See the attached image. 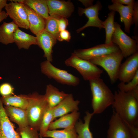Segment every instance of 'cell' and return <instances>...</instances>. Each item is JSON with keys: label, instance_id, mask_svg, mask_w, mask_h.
<instances>
[{"label": "cell", "instance_id": "22", "mask_svg": "<svg viewBox=\"0 0 138 138\" xmlns=\"http://www.w3.org/2000/svg\"><path fill=\"white\" fill-rule=\"evenodd\" d=\"M94 115L88 111L86 112L84 117V122L80 119L76 123L74 128L77 135V138H93L92 134L89 128L91 120Z\"/></svg>", "mask_w": 138, "mask_h": 138}, {"label": "cell", "instance_id": "12", "mask_svg": "<svg viewBox=\"0 0 138 138\" xmlns=\"http://www.w3.org/2000/svg\"><path fill=\"white\" fill-rule=\"evenodd\" d=\"M138 72V52L131 55L121 63L118 79L121 82L127 83L131 80Z\"/></svg>", "mask_w": 138, "mask_h": 138}, {"label": "cell", "instance_id": "15", "mask_svg": "<svg viewBox=\"0 0 138 138\" xmlns=\"http://www.w3.org/2000/svg\"><path fill=\"white\" fill-rule=\"evenodd\" d=\"M36 35L37 45L43 51L44 57L47 60L53 61V48L56 43L57 40L44 30Z\"/></svg>", "mask_w": 138, "mask_h": 138}, {"label": "cell", "instance_id": "2", "mask_svg": "<svg viewBox=\"0 0 138 138\" xmlns=\"http://www.w3.org/2000/svg\"><path fill=\"white\" fill-rule=\"evenodd\" d=\"M89 81L92 95L93 113L94 114L101 113L112 105L114 94L100 78Z\"/></svg>", "mask_w": 138, "mask_h": 138}, {"label": "cell", "instance_id": "32", "mask_svg": "<svg viewBox=\"0 0 138 138\" xmlns=\"http://www.w3.org/2000/svg\"><path fill=\"white\" fill-rule=\"evenodd\" d=\"M14 89L9 83H4L0 85V94L2 96L14 95Z\"/></svg>", "mask_w": 138, "mask_h": 138}, {"label": "cell", "instance_id": "6", "mask_svg": "<svg viewBox=\"0 0 138 138\" xmlns=\"http://www.w3.org/2000/svg\"><path fill=\"white\" fill-rule=\"evenodd\" d=\"M40 67L42 73L60 83L73 86H76L79 83L80 80L78 77L67 71L56 67L47 60L41 63Z\"/></svg>", "mask_w": 138, "mask_h": 138}, {"label": "cell", "instance_id": "18", "mask_svg": "<svg viewBox=\"0 0 138 138\" xmlns=\"http://www.w3.org/2000/svg\"><path fill=\"white\" fill-rule=\"evenodd\" d=\"M4 108L10 121L17 124L19 128L28 125L26 110L11 106H5Z\"/></svg>", "mask_w": 138, "mask_h": 138}, {"label": "cell", "instance_id": "20", "mask_svg": "<svg viewBox=\"0 0 138 138\" xmlns=\"http://www.w3.org/2000/svg\"><path fill=\"white\" fill-rule=\"evenodd\" d=\"M68 94L58 89L50 84L46 86L45 93L44 95L48 107L53 108L59 104L68 95Z\"/></svg>", "mask_w": 138, "mask_h": 138}, {"label": "cell", "instance_id": "25", "mask_svg": "<svg viewBox=\"0 0 138 138\" xmlns=\"http://www.w3.org/2000/svg\"><path fill=\"white\" fill-rule=\"evenodd\" d=\"M22 3L29 6L45 19L49 16L46 0H24Z\"/></svg>", "mask_w": 138, "mask_h": 138}, {"label": "cell", "instance_id": "14", "mask_svg": "<svg viewBox=\"0 0 138 138\" xmlns=\"http://www.w3.org/2000/svg\"><path fill=\"white\" fill-rule=\"evenodd\" d=\"M134 3L125 6L118 3H113L108 6L110 10L117 12L119 14L120 21L124 23V30L128 33H130L131 26L133 24Z\"/></svg>", "mask_w": 138, "mask_h": 138}, {"label": "cell", "instance_id": "38", "mask_svg": "<svg viewBox=\"0 0 138 138\" xmlns=\"http://www.w3.org/2000/svg\"><path fill=\"white\" fill-rule=\"evenodd\" d=\"M8 16L6 12L4 11H2L0 13V22L4 19H6Z\"/></svg>", "mask_w": 138, "mask_h": 138}, {"label": "cell", "instance_id": "5", "mask_svg": "<svg viewBox=\"0 0 138 138\" xmlns=\"http://www.w3.org/2000/svg\"><path fill=\"white\" fill-rule=\"evenodd\" d=\"M65 63L66 66L76 69L85 80L100 78L103 72L102 70L90 61L80 58L72 53L65 61Z\"/></svg>", "mask_w": 138, "mask_h": 138}, {"label": "cell", "instance_id": "16", "mask_svg": "<svg viewBox=\"0 0 138 138\" xmlns=\"http://www.w3.org/2000/svg\"><path fill=\"white\" fill-rule=\"evenodd\" d=\"M79 102V100H74L72 94H68L64 99L53 108L54 120L70 112L78 111Z\"/></svg>", "mask_w": 138, "mask_h": 138}, {"label": "cell", "instance_id": "11", "mask_svg": "<svg viewBox=\"0 0 138 138\" xmlns=\"http://www.w3.org/2000/svg\"><path fill=\"white\" fill-rule=\"evenodd\" d=\"M102 6L100 2L97 1L94 5L84 8L79 7L78 13L80 16L85 14L88 19L87 22L81 27L76 30L79 33L85 28L89 27H93L98 28L99 29L103 28L102 25V21L98 17L99 12L102 8Z\"/></svg>", "mask_w": 138, "mask_h": 138}, {"label": "cell", "instance_id": "31", "mask_svg": "<svg viewBox=\"0 0 138 138\" xmlns=\"http://www.w3.org/2000/svg\"><path fill=\"white\" fill-rule=\"evenodd\" d=\"M138 86V72L132 79L126 83L121 82L118 85L120 91L126 92L130 91Z\"/></svg>", "mask_w": 138, "mask_h": 138}, {"label": "cell", "instance_id": "3", "mask_svg": "<svg viewBox=\"0 0 138 138\" xmlns=\"http://www.w3.org/2000/svg\"><path fill=\"white\" fill-rule=\"evenodd\" d=\"M29 103L26 109L28 125L39 131L43 115L48 107L44 95L36 92L28 95Z\"/></svg>", "mask_w": 138, "mask_h": 138}, {"label": "cell", "instance_id": "37", "mask_svg": "<svg viewBox=\"0 0 138 138\" xmlns=\"http://www.w3.org/2000/svg\"><path fill=\"white\" fill-rule=\"evenodd\" d=\"M83 4L86 8L89 7L93 5V0H79Z\"/></svg>", "mask_w": 138, "mask_h": 138}, {"label": "cell", "instance_id": "24", "mask_svg": "<svg viewBox=\"0 0 138 138\" xmlns=\"http://www.w3.org/2000/svg\"><path fill=\"white\" fill-rule=\"evenodd\" d=\"M18 27L13 21L4 22L0 26V42L6 45L14 42V34Z\"/></svg>", "mask_w": 138, "mask_h": 138}, {"label": "cell", "instance_id": "13", "mask_svg": "<svg viewBox=\"0 0 138 138\" xmlns=\"http://www.w3.org/2000/svg\"><path fill=\"white\" fill-rule=\"evenodd\" d=\"M50 15L67 18L73 12L74 7L70 1L46 0Z\"/></svg>", "mask_w": 138, "mask_h": 138}, {"label": "cell", "instance_id": "33", "mask_svg": "<svg viewBox=\"0 0 138 138\" xmlns=\"http://www.w3.org/2000/svg\"><path fill=\"white\" fill-rule=\"evenodd\" d=\"M133 23L135 24L134 32L135 36L134 37L135 40L138 41L137 27L138 24V1H135L133 6Z\"/></svg>", "mask_w": 138, "mask_h": 138}, {"label": "cell", "instance_id": "23", "mask_svg": "<svg viewBox=\"0 0 138 138\" xmlns=\"http://www.w3.org/2000/svg\"><path fill=\"white\" fill-rule=\"evenodd\" d=\"M5 106H11L26 110L29 101L28 95L20 94L2 96L0 98Z\"/></svg>", "mask_w": 138, "mask_h": 138}, {"label": "cell", "instance_id": "4", "mask_svg": "<svg viewBox=\"0 0 138 138\" xmlns=\"http://www.w3.org/2000/svg\"><path fill=\"white\" fill-rule=\"evenodd\" d=\"M124 57L120 50L89 61L95 65L102 67L108 74L111 83L113 84L118 79L119 70Z\"/></svg>", "mask_w": 138, "mask_h": 138}, {"label": "cell", "instance_id": "36", "mask_svg": "<svg viewBox=\"0 0 138 138\" xmlns=\"http://www.w3.org/2000/svg\"><path fill=\"white\" fill-rule=\"evenodd\" d=\"M111 1L113 3H118L122 5H129L134 3L135 1L134 0H112Z\"/></svg>", "mask_w": 138, "mask_h": 138}, {"label": "cell", "instance_id": "19", "mask_svg": "<svg viewBox=\"0 0 138 138\" xmlns=\"http://www.w3.org/2000/svg\"><path fill=\"white\" fill-rule=\"evenodd\" d=\"M80 115L79 112L75 111L62 116L50 123L49 130H53L74 127L79 119Z\"/></svg>", "mask_w": 138, "mask_h": 138}, {"label": "cell", "instance_id": "7", "mask_svg": "<svg viewBox=\"0 0 138 138\" xmlns=\"http://www.w3.org/2000/svg\"><path fill=\"white\" fill-rule=\"evenodd\" d=\"M114 24L115 29L112 42L118 46L124 57H129L138 52V42L126 34L119 24L114 22Z\"/></svg>", "mask_w": 138, "mask_h": 138}, {"label": "cell", "instance_id": "1", "mask_svg": "<svg viewBox=\"0 0 138 138\" xmlns=\"http://www.w3.org/2000/svg\"><path fill=\"white\" fill-rule=\"evenodd\" d=\"M112 105L114 111L124 122L138 125V99L131 91L126 92L116 91Z\"/></svg>", "mask_w": 138, "mask_h": 138}, {"label": "cell", "instance_id": "29", "mask_svg": "<svg viewBox=\"0 0 138 138\" xmlns=\"http://www.w3.org/2000/svg\"><path fill=\"white\" fill-rule=\"evenodd\" d=\"M60 17L50 15L46 19L44 30L52 35L57 40L60 32L58 29V20Z\"/></svg>", "mask_w": 138, "mask_h": 138}, {"label": "cell", "instance_id": "35", "mask_svg": "<svg viewBox=\"0 0 138 138\" xmlns=\"http://www.w3.org/2000/svg\"><path fill=\"white\" fill-rule=\"evenodd\" d=\"M58 23L59 30L60 32L66 30L68 24V22L67 18L60 17L58 19Z\"/></svg>", "mask_w": 138, "mask_h": 138}, {"label": "cell", "instance_id": "39", "mask_svg": "<svg viewBox=\"0 0 138 138\" xmlns=\"http://www.w3.org/2000/svg\"><path fill=\"white\" fill-rule=\"evenodd\" d=\"M7 0H0V13L2 12V9L7 5Z\"/></svg>", "mask_w": 138, "mask_h": 138}, {"label": "cell", "instance_id": "34", "mask_svg": "<svg viewBox=\"0 0 138 138\" xmlns=\"http://www.w3.org/2000/svg\"><path fill=\"white\" fill-rule=\"evenodd\" d=\"M71 38L69 32L66 29L59 32L57 40L60 41H65L69 42Z\"/></svg>", "mask_w": 138, "mask_h": 138}, {"label": "cell", "instance_id": "8", "mask_svg": "<svg viewBox=\"0 0 138 138\" xmlns=\"http://www.w3.org/2000/svg\"><path fill=\"white\" fill-rule=\"evenodd\" d=\"M120 50L118 46L113 43L109 44L104 43L89 48L77 49L72 53L82 59L89 60Z\"/></svg>", "mask_w": 138, "mask_h": 138}, {"label": "cell", "instance_id": "10", "mask_svg": "<svg viewBox=\"0 0 138 138\" xmlns=\"http://www.w3.org/2000/svg\"><path fill=\"white\" fill-rule=\"evenodd\" d=\"M5 8L8 16L19 27L29 29L28 16L24 4L11 2L7 4Z\"/></svg>", "mask_w": 138, "mask_h": 138}, {"label": "cell", "instance_id": "30", "mask_svg": "<svg viewBox=\"0 0 138 138\" xmlns=\"http://www.w3.org/2000/svg\"><path fill=\"white\" fill-rule=\"evenodd\" d=\"M16 131L21 138H40L38 131L28 125L23 128H18Z\"/></svg>", "mask_w": 138, "mask_h": 138}, {"label": "cell", "instance_id": "28", "mask_svg": "<svg viewBox=\"0 0 138 138\" xmlns=\"http://www.w3.org/2000/svg\"><path fill=\"white\" fill-rule=\"evenodd\" d=\"M54 120L53 108L48 107L43 115L39 127V133L40 138L44 137L50 123Z\"/></svg>", "mask_w": 138, "mask_h": 138}, {"label": "cell", "instance_id": "40", "mask_svg": "<svg viewBox=\"0 0 138 138\" xmlns=\"http://www.w3.org/2000/svg\"><path fill=\"white\" fill-rule=\"evenodd\" d=\"M11 2L22 3L24 0H10Z\"/></svg>", "mask_w": 138, "mask_h": 138}, {"label": "cell", "instance_id": "9", "mask_svg": "<svg viewBox=\"0 0 138 138\" xmlns=\"http://www.w3.org/2000/svg\"><path fill=\"white\" fill-rule=\"evenodd\" d=\"M107 138H133L127 124L114 111L109 122Z\"/></svg>", "mask_w": 138, "mask_h": 138}, {"label": "cell", "instance_id": "27", "mask_svg": "<svg viewBox=\"0 0 138 138\" xmlns=\"http://www.w3.org/2000/svg\"><path fill=\"white\" fill-rule=\"evenodd\" d=\"M115 12L111 11L108 14L107 19L102 21V25L105 30L106 38L105 43L111 44L112 38L115 29L114 17Z\"/></svg>", "mask_w": 138, "mask_h": 138}, {"label": "cell", "instance_id": "26", "mask_svg": "<svg viewBox=\"0 0 138 138\" xmlns=\"http://www.w3.org/2000/svg\"><path fill=\"white\" fill-rule=\"evenodd\" d=\"M44 137L51 138H77L74 127L62 130H48Z\"/></svg>", "mask_w": 138, "mask_h": 138}, {"label": "cell", "instance_id": "17", "mask_svg": "<svg viewBox=\"0 0 138 138\" xmlns=\"http://www.w3.org/2000/svg\"><path fill=\"white\" fill-rule=\"evenodd\" d=\"M29 23V29L36 35L44 30L46 19L37 14L28 6L24 4Z\"/></svg>", "mask_w": 138, "mask_h": 138}, {"label": "cell", "instance_id": "21", "mask_svg": "<svg viewBox=\"0 0 138 138\" xmlns=\"http://www.w3.org/2000/svg\"><path fill=\"white\" fill-rule=\"evenodd\" d=\"M13 39L14 42L19 49H28L32 45H37L36 37L25 32L19 28L14 34Z\"/></svg>", "mask_w": 138, "mask_h": 138}]
</instances>
